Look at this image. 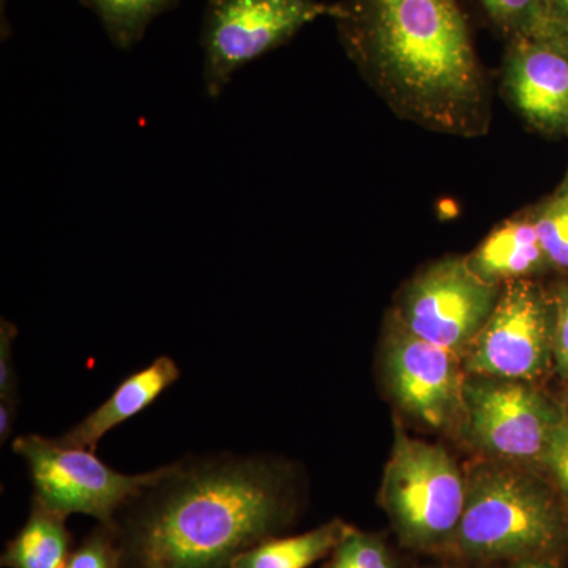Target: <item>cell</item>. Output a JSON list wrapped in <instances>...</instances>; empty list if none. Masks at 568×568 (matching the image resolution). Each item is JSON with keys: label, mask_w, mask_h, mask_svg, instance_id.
Listing matches in <instances>:
<instances>
[{"label": "cell", "mask_w": 568, "mask_h": 568, "mask_svg": "<svg viewBox=\"0 0 568 568\" xmlns=\"http://www.w3.org/2000/svg\"><path fill=\"white\" fill-rule=\"evenodd\" d=\"M9 2V0H0V3H2V13L6 11V3Z\"/></svg>", "instance_id": "83f0119b"}, {"label": "cell", "mask_w": 568, "mask_h": 568, "mask_svg": "<svg viewBox=\"0 0 568 568\" xmlns=\"http://www.w3.org/2000/svg\"><path fill=\"white\" fill-rule=\"evenodd\" d=\"M558 193L564 194V196L568 197V173L566 179H564L562 185L559 186Z\"/></svg>", "instance_id": "4316f807"}, {"label": "cell", "mask_w": 568, "mask_h": 568, "mask_svg": "<svg viewBox=\"0 0 568 568\" xmlns=\"http://www.w3.org/2000/svg\"><path fill=\"white\" fill-rule=\"evenodd\" d=\"M491 21L508 40L519 37L548 36L547 0H478Z\"/></svg>", "instance_id": "e0dca14e"}, {"label": "cell", "mask_w": 568, "mask_h": 568, "mask_svg": "<svg viewBox=\"0 0 568 568\" xmlns=\"http://www.w3.org/2000/svg\"><path fill=\"white\" fill-rule=\"evenodd\" d=\"M332 18L398 118L452 136L487 134L491 97L458 0H342Z\"/></svg>", "instance_id": "7a4b0ae2"}, {"label": "cell", "mask_w": 568, "mask_h": 568, "mask_svg": "<svg viewBox=\"0 0 568 568\" xmlns=\"http://www.w3.org/2000/svg\"><path fill=\"white\" fill-rule=\"evenodd\" d=\"M181 368L174 358L160 355L152 364L138 369L115 387L110 398L95 407L80 424L55 437L63 446L95 452L100 440L115 426L130 420L159 398L168 387L178 383Z\"/></svg>", "instance_id": "7c38bea8"}, {"label": "cell", "mask_w": 568, "mask_h": 568, "mask_svg": "<svg viewBox=\"0 0 568 568\" xmlns=\"http://www.w3.org/2000/svg\"><path fill=\"white\" fill-rule=\"evenodd\" d=\"M102 22L108 39L119 50L136 47L156 18L174 10L179 0H81Z\"/></svg>", "instance_id": "2e32d148"}, {"label": "cell", "mask_w": 568, "mask_h": 568, "mask_svg": "<svg viewBox=\"0 0 568 568\" xmlns=\"http://www.w3.org/2000/svg\"><path fill=\"white\" fill-rule=\"evenodd\" d=\"M381 493L399 537L414 548L435 547L454 537L467 497L450 455L410 439L399 428Z\"/></svg>", "instance_id": "3957f363"}, {"label": "cell", "mask_w": 568, "mask_h": 568, "mask_svg": "<svg viewBox=\"0 0 568 568\" xmlns=\"http://www.w3.org/2000/svg\"><path fill=\"white\" fill-rule=\"evenodd\" d=\"M541 458L555 474L559 487L568 496V418H560L552 428Z\"/></svg>", "instance_id": "7402d4cb"}, {"label": "cell", "mask_w": 568, "mask_h": 568, "mask_svg": "<svg viewBox=\"0 0 568 568\" xmlns=\"http://www.w3.org/2000/svg\"><path fill=\"white\" fill-rule=\"evenodd\" d=\"M467 263L485 282L497 286L544 271L549 263L538 239L532 211L519 212L497 226L476 252L467 256Z\"/></svg>", "instance_id": "4fadbf2b"}, {"label": "cell", "mask_w": 568, "mask_h": 568, "mask_svg": "<svg viewBox=\"0 0 568 568\" xmlns=\"http://www.w3.org/2000/svg\"><path fill=\"white\" fill-rule=\"evenodd\" d=\"M530 211L549 265L568 271V197L556 192Z\"/></svg>", "instance_id": "ac0fdd59"}, {"label": "cell", "mask_w": 568, "mask_h": 568, "mask_svg": "<svg viewBox=\"0 0 568 568\" xmlns=\"http://www.w3.org/2000/svg\"><path fill=\"white\" fill-rule=\"evenodd\" d=\"M499 287L478 276L467 257H446L407 284L399 321L418 338L462 353L487 324Z\"/></svg>", "instance_id": "52a82bcc"}, {"label": "cell", "mask_w": 568, "mask_h": 568, "mask_svg": "<svg viewBox=\"0 0 568 568\" xmlns=\"http://www.w3.org/2000/svg\"><path fill=\"white\" fill-rule=\"evenodd\" d=\"M65 568H122V551L111 525H100L73 548Z\"/></svg>", "instance_id": "ffe728a7"}, {"label": "cell", "mask_w": 568, "mask_h": 568, "mask_svg": "<svg viewBox=\"0 0 568 568\" xmlns=\"http://www.w3.org/2000/svg\"><path fill=\"white\" fill-rule=\"evenodd\" d=\"M560 36H562V37H564V39H566V40H567V43H568V33H560Z\"/></svg>", "instance_id": "f1b7e54d"}, {"label": "cell", "mask_w": 568, "mask_h": 568, "mask_svg": "<svg viewBox=\"0 0 568 568\" xmlns=\"http://www.w3.org/2000/svg\"><path fill=\"white\" fill-rule=\"evenodd\" d=\"M503 82L508 102L532 129L568 133V43L560 33L511 39Z\"/></svg>", "instance_id": "30bf717a"}, {"label": "cell", "mask_w": 568, "mask_h": 568, "mask_svg": "<svg viewBox=\"0 0 568 568\" xmlns=\"http://www.w3.org/2000/svg\"><path fill=\"white\" fill-rule=\"evenodd\" d=\"M17 325L10 321H0V399L20 402L18 396V376L13 364V343L17 339Z\"/></svg>", "instance_id": "44dd1931"}, {"label": "cell", "mask_w": 568, "mask_h": 568, "mask_svg": "<svg viewBox=\"0 0 568 568\" xmlns=\"http://www.w3.org/2000/svg\"><path fill=\"white\" fill-rule=\"evenodd\" d=\"M334 13L335 6L320 0H207L201 29L205 93L219 99L239 70Z\"/></svg>", "instance_id": "5b68a950"}, {"label": "cell", "mask_w": 568, "mask_h": 568, "mask_svg": "<svg viewBox=\"0 0 568 568\" xmlns=\"http://www.w3.org/2000/svg\"><path fill=\"white\" fill-rule=\"evenodd\" d=\"M555 310L528 280L506 283L487 324L470 346L467 369L496 379H526L545 368Z\"/></svg>", "instance_id": "ba28073f"}, {"label": "cell", "mask_w": 568, "mask_h": 568, "mask_svg": "<svg viewBox=\"0 0 568 568\" xmlns=\"http://www.w3.org/2000/svg\"><path fill=\"white\" fill-rule=\"evenodd\" d=\"M552 310H555L552 346H555L560 368L568 373V286L559 291Z\"/></svg>", "instance_id": "603a6c76"}, {"label": "cell", "mask_w": 568, "mask_h": 568, "mask_svg": "<svg viewBox=\"0 0 568 568\" xmlns=\"http://www.w3.org/2000/svg\"><path fill=\"white\" fill-rule=\"evenodd\" d=\"M511 568H556L551 564L540 562V560H521L517 566Z\"/></svg>", "instance_id": "484cf974"}, {"label": "cell", "mask_w": 568, "mask_h": 568, "mask_svg": "<svg viewBox=\"0 0 568 568\" xmlns=\"http://www.w3.org/2000/svg\"><path fill=\"white\" fill-rule=\"evenodd\" d=\"M465 395L474 439L503 457H541L560 420L544 396L517 381L470 384Z\"/></svg>", "instance_id": "9c48e42d"}, {"label": "cell", "mask_w": 568, "mask_h": 568, "mask_svg": "<svg viewBox=\"0 0 568 568\" xmlns=\"http://www.w3.org/2000/svg\"><path fill=\"white\" fill-rule=\"evenodd\" d=\"M547 10L552 32L568 33V0H547Z\"/></svg>", "instance_id": "cb8c5ba5"}, {"label": "cell", "mask_w": 568, "mask_h": 568, "mask_svg": "<svg viewBox=\"0 0 568 568\" xmlns=\"http://www.w3.org/2000/svg\"><path fill=\"white\" fill-rule=\"evenodd\" d=\"M325 568H394V562L379 538L351 529Z\"/></svg>", "instance_id": "d6986e66"}, {"label": "cell", "mask_w": 568, "mask_h": 568, "mask_svg": "<svg viewBox=\"0 0 568 568\" xmlns=\"http://www.w3.org/2000/svg\"><path fill=\"white\" fill-rule=\"evenodd\" d=\"M295 510L286 467L261 455H189L156 476L112 521L122 568H231L275 537Z\"/></svg>", "instance_id": "6da1fadb"}, {"label": "cell", "mask_w": 568, "mask_h": 568, "mask_svg": "<svg viewBox=\"0 0 568 568\" xmlns=\"http://www.w3.org/2000/svg\"><path fill=\"white\" fill-rule=\"evenodd\" d=\"M351 529L342 519H332L298 536L267 538L239 555L231 568H308L332 555Z\"/></svg>", "instance_id": "9a60e30c"}, {"label": "cell", "mask_w": 568, "mask_h": 568, "mask_svg": "<svg viewBox=\"0 0 568 568\" xmlns=\"http://www.w3.org/2000/svg\"><path fill=\"white\" fill-rule=\"evenodd\" d=\"M65 517L32 499L28 521L7 544L0 564L6 568H65L73 537Z\"/></svg>", "instance_id": "5bb4252c"}, {"label": "cell", "mask_w": 568, "mask_h": 568, "mask_svg": "<svg viewBox=\"0 0 568 568\" xmlns=\"http://www.w3.org/2000/svg\"><path fill=\"white\" fill-rule=\"evenodd\" d=\"M18 417V402L0 399V440L6 444L13 433L14 422Z\"/></svg>", "instance_id": "d4e9b609"}, {"label": "cell", "mask_w": 568, "mask_h": 568, "mask_svg": "<svg viewBox=\"0 0 568 568\" xmlns=\"http://www.w3.org/2000/svg\"><path fill=\"white\" fill-rule=\"evenodd\" d=\"M387 373L396 402L424 424L439 428L457 410L462 386L454 353L418 338L402 321L388 339Z\"/></svg>", "instance_id": "8fae6325"}, {"label": "cell", "mask_w": 568, "mask_h": 568, "mask_svg": "<svg viewBox=\"0 0 568 568\" xmlns=\"http://www.w3.org/2000/svg\"><path fill=\"white\" fill-rule=\"evenodd\" d=\"M559 536L558 515L536 485L507 470H491L467 488L454 538L465 555L496 559L547 551Z\"/></svg>", "instance_id": "277c9868"}, {"label": "cell", "mask_w": 568, "mask_h": 568, "mask_svg": "<svg viewBox=\"0 0 568 568\" xmlns=\"http://www.w3.org/2000/svg\"><path fill=\"white\" fill-rule=\"evenodd\" d=\"M13 452L29 467L32 499L62 517L88 515L100 525H112L119 511L156 476V469L118 473L97 458L95 452L40 435L17 437Z\"/></svg>", "instance_id": "8992f818"}]
</instances>
